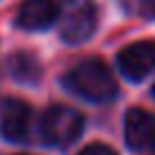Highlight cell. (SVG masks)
I'll return each mask as SVG.
<instances>
[{
	"label": "cell",
	"mask_w": 155,
	"mask_h": 155,
	"mask_svg": "<svg viewBox=\"0 0 155 155\" xmlns=\"http://www.w3.org/2000/svg\"><path fill=\"white\" fill-rule=\"evenodd\" d=\"M62 16V0H25L16 16V25L30 32L46 30Z\"/></svg>",
	"instance_id": "obj_6"
},
{
	"label": "cell",
	"mask_w": 155,
	"mask_h": 155,
	"mask_svg": "<svg viewBox=\"0 0 155 155\" xmlns=\"http://www.w3.org/2000/svg\"><path fill=\"white\" fill-rule=\"evenodd\" d=\"M141 12L155 14V0H141Z\"/></svg>",
	"instance_id": "obj_10"
},
{
	"label": "cell",
	"mask_w": 155,
	"mask_h": 155,
	"mask_svg": "<svg viewBox=\"0 0 155 155\" xmlns=\"http://www.w3.org/2000/svg\"><path fill=\"white\" fill-rule=\"evenodd\" d=\"M98 23V12L91 0H73L62 14L59 37L68 44H82L94 34Z\"/></svg>",
	"instance_id": "obj_3"
},
{
	"label": "cell",
	"mask_w": 155,
	"mask_h": 155,
	"mask_svg": "<svg viewBox=\"0 0 155 155\" xmlns=\"http://www.w3.org/2000/svg\"><path fill=\"white\" fill-rule=\"evenodd\" d=\"M64 84L75 96L91 103H107L116 96V80L101 59H84L64 75Z\"/></svg>",
	"instance_id": "obj_1"
},
{
	"label": "cell",
	"mask_w": 155,
	"mask_h": 155,
	"mask_svg": "<svg viewBox=\"0 0 155 155\" xmlns=\"http://www.w3.org/2000/svg\"><path fill=\"white\" fill-rule=\"evenodd\" d=\"M126 7L128 9H141V0H126Z\"/></svg>",
	"instance_id": "obj_11"
},
{
	"label": "cell",
	"mask_w": 155,
	"mask_h": 155,
	"mask_svg": "<svg viewBox=\"0 0 155 155\" xmlns=\"http://www.w3.org/2000/svg\"><path fill=\"white\" fill-rule=\"evenodd\" d=\"M82 128H84V119L78 110L68 105H53L46 110L39 130H41V139L48 146L64 148L82 135Z\"/></svg>",
	"instance_id": "obj_2"
},
{
	"label": "cell",
	"mask_w": 155,
	"mask_h": 155,
	"mask_svg": "<svg viewBox=\"0 0 155 155\" xmlns=\"http://www.w3.org/2000/svg\"><path fill=\"white\" fill-rule=\"evenodd\" d=\"M153 96H155V87H153Z\"/></svg>",
	"instance_id": "obj_12"
},
{
	"label": "cell",
	"mask_w": 155,
	"mask_h": 155,
	"mask_svg": "<svg viewBox=\"0 0 155 155\" xmlns=\"http://www.w3.org/2000/svg\"><path fill=\"white\" fill-rule=\"evenodd\" d=\"M9 68H12V75L21 82H34L39 80L41 75V66L39 62L28 53H16L14 57L9 59Z\"/></svg>",
	"instance_id": "obj_8"
},
{
	"label": "cell",
	"mask_w": 155,
	"mask_h": 155,
	"mask_svg": "<svg viewBox=\"0 0 155 155\" xmlns=\"http://www.w3.org/2000/svg\"><path fill=\"white\" fill-rule=\"evenodd\" d=\"M32 110L28 103L18 98H2L0 101V135L7 141H25L30 137Z\"/></svg>",
	"instance_id": "obj_4"
},
{
	"label": "cell",
	"mask_w": 155,
	"mask_h": 155,
	"mask_svg": "<svg viewBox=\"0 0 155 155\" xmlns=\"http://www.w3.org/2000/svg\"><path fill=\"white\" fill-rule=\"evenodd\" d=\"M126 141L135 150H146L155 146V114L132 107L126 114Z\"/></svg>",
	"instance_id": "obj_7"
},
{
	"label": "cell",
	"mask_w": 155,
	"mask_h": 155,
	"mask_svg": "<svg viewBox=\"0 0 155 155\" xmlns=\"http://www.w3.org/2000/svg\"><path fill=\"white\" fill-rule=\"evenodd\" d=\"M119 68L132 82L144 80L155 68V41H137L126 46L119 53Z\"/></svg>",
	"instance_id": "obj_5"
},
{
	"label": "cell",
	"mask_w": 155,
	"mask_h": 155,
	"mask_svg": "<svg viewBox=\"0 0 155 155\" xmlns=\"http://www.w3.org/2000/svg\"><path fill=\"white\" fill-rule=\"evenodd\" d=\"M78 155H119L114 148H110V146L105 144H89L87 148H82Z\"/></svg>",
	"instance_id": "obj_9"
}]
</instances>
